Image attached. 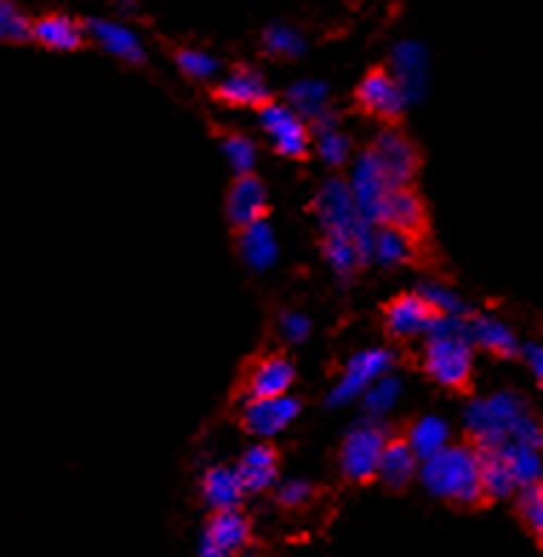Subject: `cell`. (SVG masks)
Returning <instances> with one entry per match:
<instances>
[{
	"label": "cell",
	"mask_w": 543,
	"mask_h": 557,
	"mask_svg": "<svg viewBox=\"0 0 543 557\" xmlns=\"http://www.w3.org/2000/svg\"><path fill=\"white\" fill-rule=\"evenodd\" d=\"M423 369L444 389H467L474 372V346L467 332V314H435L427 332Z\"/></svg>",
	"instance_id": "obj_1"
},
{
	"label": "cell",
	"mask_w": 543,
	"mask_h": 557,
	"mask_svg": "<svg viewBox=\"0 0 543 557\" xmlns=\"http://www.w3.org/2000/svg\"><path fill=\"white\" fill-rule=\"evenodd\" d=\"M418 478L429 495L449 500L455 506H478L483 500L478 449L469 443H449L432 458L421 460Z\"/></svg>",
	"instance_id": "obj_2"
},
{
	"label": "cell",
	"mask_w": 543,
	"mask_h": 557,
	"mask_svg": "<svg viewBox=\"0 0 543 557\" xmlns=\"http://www.w3.org/2000/svg\"><path fill=\"white\" fill-rule=\"evenodd\" d=\"M529 404L518 392H495L467 406V432L474 449H492L513 441L518 426L529 418Z\"/></svg>",
	"instance_id": "obj_3"
},
{
	"label": "cell",
	"mask_w": 543,
	"mask_h": 557,
	"mask_svg": "<svg viewBox=\"0 0 543 557\" xmlns=\"http://www.w3.org/2000/svg\"><path fill=\"white\" fill-rule=\"evenodd\" d=\"M314 218L321 223L323 235L335 232V235L355 237L360 249H363V255L372 260V232H375V223L360 218L344 177L323 181V186L314 195Z\"/></svg>",
	"instance_id": "obj_4"
},
{
	"label": "cell",
	"mask_w": 543,
	"mask_h": 557,
	"mask_svg": "<svg viewBox=\"0 0 543 557\" xmlns=\"http://www.w3.org/2000/svg\"><path fill=\"white\" fill-rule=\"evenodd\" d=\"M386 441H390L386 429L375 423V420H363V423L349 429L344 443H341V472H344L346 481H375L378 460H381Z\"/></svg>",
	"instance_id": "obj_5"
},
{
	"label": "cell",
	"mask_w": 543,
	"mask_h": 557,
	"mask_svg": "<svg viewBox=\"0 0 543 557\" xmlns=\"http://www.w3.org/2000/svg\"><path fill=\"white\" fill-rule=\"evenodd\" d=\"M258 123L263 135L272 140V149L277 154H284L289 161H300L307 158L309 146H312V132H309L307 121L295 115L284 100H267L258 109Z\"/></svg>",
	"instance_id": "obj_6"
},
{
	"label": "cell",
	"mask_w": 543,
	"mask_h": 557,
	"mask_svg": "<svg viewBox=\"0 0 543 557\" xmlns=\"http://www.w3.org/2000/svg\"><path fill=\"white\" fill-rule=\"evenodd\" d=\"M395 367V355L390 349H363L346 360L344 372L337 377L335 389L330 392L332 406H349L360 400V395L383 374H390Z\"/></svg>",
	"instance_id": "obj_7"
},
{
	"label": "cell",
	"mask_w": 543,
	"mask_h": 557,
	"mask_svg": "<svg viewBox=\"0 0 543 557\" xmlns=\"http://www.w3.org/2000/svg\"><path fill=\"white\" fill-rule=\"evenodd\" d=\"M367 152L375 158V163L381 166L383 177L390 181V186H409L418 166H421L418 146L412 144L409 135H404L395 126H386V129L378 132Z\"/></svg>",
	"instance_id": "obj_8"
},
{
	"label": "cell",
	"mask_w": 543,
	"mask_h": 557,
	"mask_svg": "<svg viewBox=\"0 0 543 557\" xmlns=\"http://www.w3.org/2000/svg\"><path fill=\"white\" fill-rule=\"evenodd\" d=\"M358 107L372 117H381V121H398L406 112V95L398 86V81L392 77V72L386 66H375L363 75V81L358 84V92H355Z\"/></svg>",
	"instance_id": "obj_9"
},
{
	"label": "cell",
	"mask_w": 543,
	"mask_h": 557,
	"mask_svg": "<svg viewBox=\"0 0 543 557\" xmlns=\"http://www.w3.org/2000/svg\"><path fill=\"white\" fill-rule=\"evenodd\" d=\"M300 414V400L292 395L281 397H249L240 412V423L252 437H275Z\"/></svg>",
	"instance_id": "obj_10"
},
{
	"label": "cell",
	"mask_w": 543,
	"mask_h": 557,
	"mask_svg": "<svg viewBox=\"0 0 543 557\" xmlns=\"http://www.w3.org/2000/svg\"><path fill=\"white\" fill-rule=\"evenodd\" d=\"M346 186H349V195H353L360 218L378 226V223H381L383 200H386V191H390L392 186L390 181L383 177L381 166H378L372 154L360 152L358 158H355Z\"/></svg>",
	"instance_id": "obj_11"
},
{
	"label": "cell",
	"mask_w": 543,
	"mask_h": 557,
	"mask_svg": "<svg viewBox=\"0 0 543 557\" xmlns=\"http://www.w3.org/2000/svg\"><path fill=\"white\" fill-rule=\"evenodd\" d=\"M86 40L98 44L103 52L123 63H144L146 49L144 40L138 38V32L132 29L129 24L112 21V17H86L84 21Z\"/></svg>",
	"instance_id": "obj_12"
},
{
	"label": "cell",
	"mask_w": 543,
	"mask_h": 557,
	"mask_svg": "<svg viewBox=\"0 0 543 557\" xmlns=\"http://www.w3.org/2000/svg\"><path fill=\"white\" fill-rule=\"evenodd\" d=\"M252 541V523L240 509L212 511L207 529H203V549L221 557H235Z\"/></svg>",
	"instance_id": "obj_13"
},
{
	"label": "cell",
	"mask_w": 543,
	"mask_h": 557,
	"mask_svg": "<svg viewBox=\"0 0 543 557\" xmlns=\"http://www.w3.org/2000/svg\"><path fill=\"white\" fill-rule=\"evenodd\" d=\"M381 223L383 226H392V230L404 232L415 240L421 237L429 226V214L423 207L421 195L412 189V186H392L386 191V200L381 207Z\"/></svg>",
	"instance_id": "obj_14"
},
{
	"label": "cell",
	"mask_w": 543,
	"mask_h": 557,
	"mask_svg": "<svg viewBox=\"0 0 543 557\" xmlns=\"http://www.w3.org/2000/svg\"><path fill=\"white\" fill-rule=\"evenodd\" d=\"M435 321V312L429 309L421 300L418 292H406L386 304V312H383V323H386V332L398 341H412V337L427 335L429 326Z\"/></svg>",
	"instance_id": "obj_15"
},
{
	"label": "cell",
	"mask_w": 543,
	"mask_h": 557,
	"mask_svg": "<svg viewBox=\"0 0 543 557\" xmlns=\"http://www.w3.org/2000/svg\"><path fill=\"white\" fill-rule=\"evenodd\" d=\"M392 77L398 81V86L404 89L406 103H415L421 100L427 92L429 81V52L423 44L418 40H400L395 52H392Z\"/></svg>",
	"instance_id": "obj_16"
},
{
	"label": "cell",
	"mask_w": 543,
	"mask_h": 557,
	"mask_svg": "<svg viewBox=\"0 0 543 557\" xmlns=\"http://www.w3.org/2000/svg\"><path fill=\"white\" fill-rule=\"evenodd\" d=\"M214 98L235 109H260L267 100H272L269 84L252 66H235L221 84L214 86Z\"/></svg>",
	"instance_id": "obj_17"
},
{
	"label": "cell",
	"mask_w": 543,
	"mask_h": 557,
	"mask_svg": "<svg viewBox=\"0 0 543 557\" xmlns=\"http://www.w3.org/2000/svg\"><path fill=\"white\" fill-rule=\"evenodd\" d=\"M269 212L267 186L260 184L255 175H237L235 184L226 195V218L235 230H244L249 223L263 221Z\"/></svg>",
	"instance_id": "obj_18"
},
{
	"label": "cell",
	"mask_w": 543,
	"mask_h": 557,
	"mask_svg": "<svg viewBox=\"0 0 543 557\" xmlns=\"http://www.w3.org/2000/svg\"><path fill=\"white\" fill-rule=\"evenodd\" d=\"M235 472L246 495H260V492H269L277 483L281 458L269 443H252L237 460Z\"/></svg>",
	"instance_id": "obj_19"
},
{
	"label": "cell",
	"mask_w": 543,
	"mask_h": 557,
	"mask_svg": "<svg viewBox=\"0 0 543 557\" xmlns=\"http://www.w3.org/2000/svg\"><path fill=\"white\" fill-rule=\"evenodd\" d=\"M295 383V363L286 355H269L260 358L246 374V400L249 397H281L289 395Z\"/></svg>",
	"instance_id": "obj_20"
},
{
	"label": "cell",
	"mask_w": 543,
	"mask_h": 557,
	"mask_svg": "<svg viewBox=\"0 0 543 557\" xmlns=\"http://www.w3.org/2000/svg\"><path fill=\"white\" fill-rule=\"evenodd\" d=\"M29 40L40 44L44 49H52V52H75L86 44V32L84 24H77L72 15L49 12V15L32 21Z\"/></svg>",
	"instance_id": "obj_21"
},
{
	"label": "cell",
	"mask_w": 543,
	"mask_h": 557,
	"mask_svg": "<svg viewBox=\"0 0 543 557\" xmlns=\"http://www.w3.org/2000/svg\"><path fill=\"white\" fill-rule=\"evenodd\" d=\"M237 252L252 272H267L277 263V237L269 221H255L237 230Z\"/></svg>",
	"instance_id": "obj_22"
},
{
	"label": "cell",
	"mask_w": 543,
	"mask_h": 557,
	"mask_svg": "<svg viewBox=\"0 0 543 557\" xmlns=\"http://www.w3.org/2000/svg\"><path fill=\"white\" fill-rule=\"evenodd\" d=\"M418 463L421 460L415 458V451L406 446L404 437H390L378 460L375 478L392 492H400L418 478Z\"/></svg>",
	"instance_id": "obj_23"
},
{
	"label": "cell",
	"mask_w": 543,
	"mask_h": 557,
	"mask_svg": "<svg viewBox=\"0 0 543 557\" xmlns=\"http://www.w3.org/2000/svg\"><path fill=\"white\" fill-rule=\"evenodd\" d=\"M309 132H312L314 152H318V158H321L326 166L337 169L344 166V163H349V158H353V140H349V135L341 132V121H337L335 112H330V109L321 112V115L312 121Z\"/></svg>",
	"instance_id": "obj_24"
},
{
	"label": "cell",
	"mask_w": 543,
	"mask_h": 557,
	"mask_svg": "<svg viewBox=\"0 0 543 557\" xmlns=\"http://www.w3.org/2000/svg\"><path fill=\"white\" fill-rule=\"evenodd\" d=\"M478 474H481L483 500H506L518 488L513 466H509V460L504 455V446L478 449Z\"/></svg>",
	"instance_id": "obj_25"
},
{
	"label": "cell",
	"mask_w": 543,
	"mask_h": 557,
	"mask_svg": "<svg viewBox=\"0 0 543 557\" xmlns=\"http://www.w3.org/2000/svg\"><path fill=\"white\" fill-rule=\"evenodd\" d=\"M467 332L474 349L490 351L495 358H515V351H518V337L513 335V329L492 314L467 318Z\"/></svg>",
	"instance_id": "obj_26"
},
{
	"label": "cell",
	"mask_w": 543,
	"mask_h": 557,
	"mask_svg": "<svg viewBox=\"0 0 543 557\" xmlns=\"http://www.w3.org/2000/svg\"><path fill=\"white\" fill-rule=\"evenodd\" d=\"M200 495L207 500V506L212 511L223 509H240L244 504V486H240V478H237L235 466H212L203 474L200 481Z\"/></svg>",
	"instance_id": "obj_27"
},
{
	"label": "cell",
	"mask_w": 543,
	"mask_h": 557,
	"mask_svg": "<svg viewBox=\"0 0 543 557\" xmlns=\"http://www.w3.org/2000/svg\"><path fill=\"white\" fill-rule=\"evenodd\" d=\"M323 258H326V267L332 269V275L337 281H349L363 263H369V258L363 255L355 237L335 235V232L323 235Z\"/></svg>",
	"instance_id": "obj_28"
},
{
	"label": "cell",
	"mask_w": 543,
	"mask_h": 557,
	"mask_svg": "<svg viewBox=\"0 0 543 557\" xmlns=\"http://www.w3.org/2000/svg\"><path fill=\"white\" fill-rule=\"evenodd\" d=\"M406 446L415 451V458L427 460L444 446H449V423L437 414H423L406 432Z\"/></svg>",
	"instance_id": "obj_29"
},
{
	"label": "cell",
	"mask_w": 543,
	"mask_h": 557,
	"mask_svg": "<svg viewBox=\"0 0 543 557\" xmlns=\"http://www.w3.org/2000/svg\"><path fill=\"white\" fill-rule=\"evenodd\" d=\"M415 258V240L404 232L378 223L372 232V260L381 267H404Z\"/></svg>",
	"instance_id": "obj_30"
},
{
	"label": "cell",
	"mask_w": 543,
	"mask_h": 557,
	"mask_svg": "<svg viewBox=\"0 0 543 557\" xmlns=\"http://www.w3.org/2000/svg\"><path fill=\"white\" fill-rule=\"evenodd\" d=\"M284 103L304 121H314L321 112L330 109V86L323 84V81H314V77L298 81V84H292L286 89Z\"/></svg>",
	"instance_id": "obj_31"
},
{
	"label": "cell",
	"mask_w": 543,
	"mask_h": 557,
	"mask_svg": "<svg viewBox=\"0 0 543 557\" xmlns=\"http://www.w3.org/2000/svg\"><path fill=\"white\" fill-rule=\"evenodd\" d=\"M260 47L267 49V54H272V58L292 61V58H300L307 52V38L298 26L286 24V21H272L260 35Z\"/></svg>",
	"instance_id": "obj_32"
},
{
	"label": "cell",
	"mask_w": 543,
	"mask_h": 557,
	"mask_svg": "<svg viewBox=\"0 0 543 557\" xmlns=\"http://www.w3.org/2000/svg\"><path fill=\"white\" fill-rule=\"evenodd\" d=\"M504 455L513 466L515 481H518V488L532 486V483H541V446L535 443H520V441H506L504 443Z\"/></svg>",
	"instance_id": "obj_33"
},
{
	"label": "cell",
	"mask_w": 543,
	"mask_h": 557,
	"mask_svg": "<svg viewBox=\"0 0 543 557\" xmlns=\"http://www.w3.org/2000/svg\"><path fill=\"white\" fill-rule=\"evenodd\" d=\"M400 392H404V383H400V377H395V374L390 372L383 374V377H378V381L360 395V404H363L369 418H383L392 406L398 404Z\"/></svg>",
	"instance_id": "obj_34"
},
{
	"label": "cell",
	"mask_w": 543,
	"mask_h": 557,
	"mask_svg": "<svg viewBox=\"0 0 543 557\" xmlns=\"http://www.w3.org/2000/svg\"><path fill=\"white\" fill-rule=\"evenodd\" d=\"M177 70L184 72L192 81H212L214 75H221V61L212 52L198 47H184L175 52Z\"/></svg>",
	"instance_id": "obj_35"
},
{
	"label": "cell",
	"mask_w": 543,
	"mask_h": 557,
	"mask_svg": "<svg viewBox=\"0 0 543 557\" xmlns=\"http://www.w3.org/2000/svg\"><path fill=\"white\" fill-rule=\"evenodd\" d=\"M32 21L15 0H0V44H24L29 40Z\"/></svg>",
	"instance_id": "obj_36"
},
{
	"label": "cell",
	"mask_w": 543,
	"mask_h": 557,
	"mask_svg": "<svg viewBox=\"0 0 543 557\" xmlns=\"http://www.w3.org/2000/svg\"><path fill=\"white\" fill-rule=\"evenodd\" d=\"M418 295H421L423 304H427L435 314H467V306H464L460 295L455 289H449L446 283H423L421 289H418Z\"/></svg>",
	"instance_id": "obj_37"
},
{
	"label": "cell",
	"mask_w": 543,
	"mask_h": 557,
	"mask_svg": "<svg viewBox=\"0 0 543 557\" xmlns=\"http://www.w3.org/2000/svg\"><path fill=\"white\" fill-rule=\"evenodd\" d=\"M518 515L523 520V527L529 529V534L541 541L543 534V488L541 483H532V486H523L518 495Z\"/></svg>",
	"instance_id": "obj_38"
},
{
	"label": "cell",
	"mask_w": 543,
	"mask_h": 557,
	"mask_svg": "<svg viewBox=\"0 0 543 557\" xmlns=\"http://www.w3.org/2000/svg\"><path fill=\"white\" fill-rule=\"evenodd\" d=\"M223 154L230 166L235 169V175H252L255 163H258V146L246 135H226L223 138Z\"/></svg>",
	"instance_id": "obj_39"
},
{
	"label": "cell",
	"mask_w": 543,
	"mask_h": 557,
	"mask_svg": "<svg viewBox=\"0 0 543 557\" xmlns=\"http://www.w3.org/2000/svg\"><path fill=\"white\" fill-rule=\"evenodd\" d=\"M277 335L284 337L286 344H304L312 335V321L309 314L298 312V309H286L277 314Z\"/></svg>",
	"instance_id": "obj_40"
},
{
	"label": "cell",
	"mask_w": 543,
	"mask_h": 557,
	"mask_svg": "<svg viewBox=\"0 0 543 557\" xmlns=\"http://www.w3.org/2000/svg\"><path fill=\"white\" fill-rule=\"evenodd\" d=\"M314 486L309 481H300V478H289L277 486V504L284 509H304V506L312 504Z\"/></svg>",
	"instance_id": "obj_41"
},
{
	"label": "cell",
	"mask_w": 543,
	"mask_h": 557,
	"mask_svg": "<svg viewBox=\"0 0 543 557\" xmlns=\"http://www.w3.org/2000/svg\"><path fill=\"white\" fill-rule=\"evenodd\" d=\"M523 358H527L529 369H532V374L538 377V383H541L543 377V349L538 344H527L523 346Z\"/></svg>",
	"instance_id": "obj_42"
},
{
	"label": "cell",
	"mask_w": 543,
	"mask_h": 557,
	"mask_svg": "<svg viewBox=\"0 0 543 557\" xmlns=\"http://www.w3.org/2000/svg\"><path fill=\"white\" fill-rule=\"evenodd\" d=\"M200 557H221V555H214V552H209V549H203V546H200Z\"/></svg>",
	"instance_id": "obj_43"
}]
</instances>
